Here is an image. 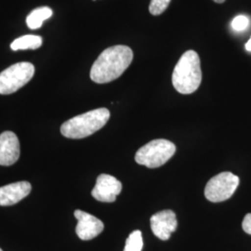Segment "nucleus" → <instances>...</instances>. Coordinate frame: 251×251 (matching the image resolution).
I'll return each instance as SVG.
<instances>
[{
	"label": "nucleus",
	"mask_w": 251,
	"mask_h": 251,
	"mask_svg": "<svg viewBox=\"0 0 251 251\" xmlns=\"http://www.w3.org/2000/svg\"><path fill=\"white\" fill-rule=\"evenodd\" d=\"M122 191V183L115 177L108 174H100L97 178L96 185L91 195L100 202H115L117 197Z\"/></svg>",
	"instance_id": "0eeeda50"
},
{
	"label": "nucleus",
	"mask_w": 251,
	"mask_h": 251,
	"mask_svg": "<svg viewBox=\"0 0 251 251\" xmlns=\"http://www.w3.org/2000/svg\"><path fill=\"white\" fill-rule=\"evenodd\" d=\"M246 50H248V51H251V39L247 42V44H246Z\"/></svg>",
	"instance_id": "a211bd4d"
},
{
	"label": "nucleus",
	"mask_w": 251,
	"mask_h": 251,
	"mask_svg": "<svg viewBox=\"0 0 251 251\" xmlns=\"http://www.w3.org/2000/svg\"><path fill=\"white\" fill-rule=\"evenodd\" d=\"M93 1H95V0H93Z\"/></svg>",
	"instance_id": "412c9836"
},
{
	"label": "nucleus",
	"mask_w": 251,
	"mask_h": 251,
	"mask_svg": "<svg viewBox=\"0 0 251 251\" xmlns=\"http://www.w3.org/2000/svg\"><path fill=\"white\" fill-rule=\"evenodd\" d=\"M171 0H151L149 11L153 16H158L168 9Z\"/></svg>",
	"instance_id": "2eb2a0df"
},
{
	"label": "nucleus",
	"mask_w": 251,
	"mask_h": 251,
	"mask_svg": "<svg viewBox=\"0 0 251 251\" xmlns=\"http://www.w3.org/2000/svg\"><path fill=\"white\" fill-rule=\"evenodd\" d=\"M239 185V178L232 172H222L208 180L205 197L210 202H223L232 198Z\"/></svg>",
	"instance_id": "423d86ee"
},
{
	"label": "nucleus",
	"mask_w": 251,
	"mask_h": 251,
	"mask_svg": "<svg viewBox=\"0 0 251 251\" xmlns=\"http://www.w3.org/2000/svg\"><path fill=\"white\" fill-rule=\"evenodd\" d=\"M176 152V146L168 140L158 139L141 147L135 154V160L150 169L159 168L169 161Z\"/></svg>",
	"instance_id": "20e7f679"
},
{
	"label": "nucleus",
	"mask_w": 251,
	"mask_h": 251,
	"mask_svg": "<svg viewBox=\"0 0 251 251\" xmlns=\"http://www.w3.org/2000/svg\"><path fill=\"white\" fill-rule=\"evenodd\" d=\"M35 75V66L23 62L9 66L0 73V94L9 95L25 86Z\"/></svg>",
	"instance_id": "39448f33"
},
{
	"label": "nucleus",
	"mask_w": 251,
	"mask_h": 251,
	"mask_svg": "<svg viewBox=\"0 0 251 251\" xmlns=\"http://www.w3.org/2000/svg\"><path fill=\"white\" fill-rule=\"evenodd\" d=\"M144 247L142 232L139 230L133 231L129 234L126 241L124 251H142Z\"/></svg>",
	"instance_id": "4468645a"
},
{
	"label": "nucleus",
	"mask_w": 251,
	"mask_h": 251,
	"mask_svg": "<svg viewBox=\"0 0 251 251\" xmlns=\"http://www.w3.org/2000/svg\"><path fill=\"white\" fill-rule=\"evenodd\" d=\"M0 251H2V250H1V249H0Z\"/></svg>",
	"instance_id": "aec40b11"
},
{
	"label": "nucleus",
	"mask_w": 251,
	"mask_h": 251,
	"mask_svg": "<svg viewBox=\"0 0 251 251\" xmlns=\"http://www.w3.org/2000/svg\"><path fill=\"white\" fill-rule=\"evenodd\" d=\"M133 60L132 50L124 45L110 47L100 54L90 70V79L105 84L116 80L128 68Z\"/></svg>",
	"instance_id": "f257e3e1"
},
{
	"label": "nucleus",
	"mask_w": 251,
	"mask_h": 251,
	"mask_svg": "<svg viewBox=\"0 0 251 251\" xmlns=\"http://www.w3.org/2000/svg\"><path fill=\"white\" fill-rule=\"evenodd\" d=\"M20 143L17 135L11 131L0 134V166H11L20 157Z\"/></svg>",
	"instance_id": "9d476101"
},
{
	"label": "nucleus",
	"mask_w": 251,
	"mask_h": 251,
	"mask_svg": "<svg viewBox=\"0 0 251 251\" xmlns=\"http://www.w3.org/2000/svg\"><path fill=\"white\" fill-rule=\"evenodd\" d=\"M32 185L28 181H18L0 187V206H12L31 193Z\"/></svg>",
	"instance_id": "9b49d317"
},
{
	"label": "nucleus",
	"mask_w": 251,
	"mask_h": 251,
	"mask_svg": "<svg viewBox=\"0 0 251 251\" xmlns=\"http://www.w3.org/2000/svg\"><path fill=\"white\" fill-rule=\"evenodd\" d=\"M243 230L249 234H251V213L245 216L242 223Z\"/></svg>",
	"instance_id": "f3484780"
},
{
	"label": "nucleus",
	"mask_w": 251,
	"mask_h": 251,
	"mask_svg": "<svg viewBox=\"0 0 251 251\" xmlns=\"http://www.w3.org/2000/svg\"><path fill=\"white\" fill-rule=\"evenodd\" d=\"M202 81L201 64L195 50L181 55L172 74V84L180 94H191L198 90Z\"/></svg>",
	"instance_id": "f03ea898"
},
{
	"label": "nucleus",
	"mask_w": 251,
	"mask_h": 251,
	"mask_svg": "<svg viewBox=\"0 0 251 251\" xmlns=\"http://www.w3.org/2000/svg\"><path fill=\"white\" fill-rule=\"evenodd\" d=\"M74 214L78 221L75 233L81 240H91L103 231L104 225L98 218L79 209L75 210Z\"/></svg>",
	"instance_id": "6e6552de"
},
{
	"label": "nucleus",
	"mask_w": 251,
	"mask_h": 251,
	"mask_svg": "<svg viewBox=\"0 0 251 251\" xmlns=\"http://www.w3.org/2000/svg\"><path fill=\"white\" fill-rule=\"evenodd\" d=\"M43 43L42 37L34 35H26L15 39L11 44L10 49L12 50H36L41 47Z\"/></svg>",
	"instance_id": "f8f14e48"
},
{
	"label": "nucleus",
	"mask_w": 251,
	"mask_h": 251,
	"mask_svg": "<svg viewBox=\"0 0 251 251\" xmlns=\"http://www.w3.org/2000/svg\"><path fill=\"white\" fill-rule=\"evenodd\" d=\"M110 118V111L98 108L73 117L61 126V133L69 139H83L103 127Z\"/></svg>",
	"instance_id": "7ed1b4c3"
},
{
	"label": "nucleus",
	"mask_w": 251,
	"mask_h": 251,
	"mask_svg": "<svg viewBox=\"0 0 251 251\" xmlns=\"http://www.w3.org/2000/svg\"><path fill=\"white\" fill-rule=\"evenodd\" d=\"M250 25V20L247 16L244 15H238L233 19L232 22V27L234 31L240 32L244 31Z\"/></svg>",
	"instance_id": "dca6fc26"
},
{
	"label": "nucleus",
	"mask_w": 251,
	"mask_h": 251,
	"mask_svg": "<svg viewBox=\"0 0 251 251\" xmlns=\"http://www.w3.org/2000/svg\"><path fill=\"white\" fill-rule=\"evenodd\" d=\"M52 16V9L49 7H41L34 9L26 18L27 26L32 30H36L42 26L44 21Z\"/></svg>",
	"instance_id": "ddd939ff"
},
{
	"label": "nucleus",
	"mask_w": 251,
	"mask_h": 251,
	"mask_svg": "<svg viewBox=\"0 0 251 251\" xmlns=\"http://www.w3.org/2000/svg\"><path fill=\"white\" fill-rule=\"evenodd\" d=\"M178 226L176 214L170 209L162 210L151 218L152 233L161 240H168Z\"/></svg>",
	"instance_id": "1a4fd4ad"
},
{
	"label": "nucleus",
	"mask_w": 251,
	"mask_h": 251,
	"mask_svg": "<svg viewBox=\"0 0 251 251\" xmlns=\"http://www.w3.org/2000/svg\"><path fill=\"white\" fill-rule=\"evenodd\" d=\"M213 1L216 2V3H218V4H222V3L225 2V0H213Z\"/></svg>",
	"instance_id": "6ab92c4d"
}]
</instances>
